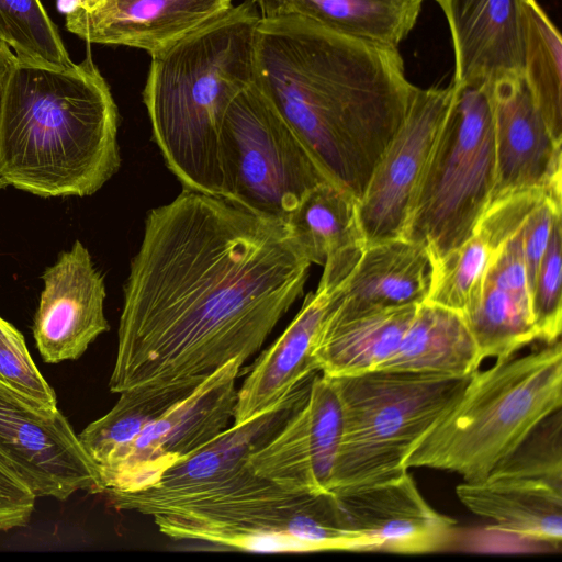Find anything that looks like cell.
Masks as SVG:
<instances>
[{
	"label": "cell",
	"instance_id": "obj_32",
	"mask_svg": "<svg viewBox=\"0 0 562 562\" xmlns=\"http://www.w3.org/2000/svg\"><path fill=\"white\" fill-rule=\"evenodd\" d=\"M0 384L33 406L54 412L56 395L33 361L23 335L0 317Z\"/></svg>",
	"mask_w": 562,
	"mask_h": 562
},
{
	"label": "cell",
	"instance_id": "obj_19",
	"mask_svg": "<svg viewBox=\"0 0 562 562\" xmlns=\"http://www.w3.org/2000/svg\"><path fill=\"white\" fill-rule=\"evenodd\" d=\"M457 496L493 530L559 547L562 540V474L499 462L484 479L464 481Z\"/></svg>",
	"mask_w": 562,
	"mask_h": 562
},
{
	"label": "cell",
	"instance_id": "obj_20",
	"mask_svg": "<svg viewBox=\"0 0 562 562\" xmlns=\"http://www.w3.org/2000/svg\"><path fill=\"white\" fill-rule=\"evenodd\" d=\"M445 15L454 52L451 82L482 86L522 75L520 0H449Z\"/></svg>",
	"mask_w": 562,
	"mask_h": 562
},
{
	"label": "cell",
	"instance_id": "obj_27",
	"mask_svg": "<svg viewBox=\"0 0 562 562\" xmlns=\"http://www.w3.org/2000/svg\"><path fill=\"white\" fill-rule=\"evenodd\" d=\"M198 386L171 385L123 391L115 405L89 424L79 440L98 468L115 461L144 428Z\"/></svg>",
	"mask_w": 562,
	"mask_h": 562
},
{
	"label": "cell",
	"instance_id": "obj_16",
	"mask_svg": "<svg viewBox=\"0 0 562 562\" xmlns=\"http://www.w3.org/2000/svg\"><path fill=\"white\" fill-rule=\"evenodd\" d=\"M43 281L33 325L37 349L47 363L76 360L110 328L104 279L88 249L76 240L45 270Z\"/></svg>",
	"mask_w": 562,
	"mask_h": 562
},
{
	"label": "cell",
	"instance_id": "obj_28",
	"mask_svg": "<svg viewBox=\"0 0 562 562\" xmlns=\"http://www.w3.org/2000/svg\"><path fill=\"white\" fill-rule=\"evenodd\" d=\"M522 77L551 135L562 142L561 35L537 0H520Z\"/></svg>",
	"mask_w": 562,
	"mask_h": 562
},
{
	"label": "cell",
	"instance_id": "obj_11",
	"mask_svg": "<svg viewBox=\"0 0 562 562\" xmlns=\"http://www.w3.org/2000/svg\"><path fill=\"white\" fill-rule=\"evenodd\" d=\"M0 462L37 497L102 493L97 463L64 414L42 411L0 384Z\"/></svg>",
	"mask_w": 562,
	"mask_h": 562
},
{
	"label": "cell",
	"instance_id": "obj_8",
	"mask_svg": "<svg viewBox=\"0 0 562 562\" xmlns=\"http://www.w3.org/2000/svg\"><path fill=\"white\" fill-rule=\"evenodd\" d=\"M451 85L452 95L402 235L424 245L432 262L473 235L490 205L495 181L490 85Z\"/></svg>",
	"mask_w": 562,
	"mask_h": 562
},
{
	"label": "cell",
	"instance_id": "obj_33",
	"mask_svg": "<svg viewBox=\"0 0 562 562\" xmlns=\"http://www.w3.org/2000/svg\"><path fill=\"white\" fill-rule=\"evenodd\" d=\"M562 229L561 216L552 227L546 252L531 290V310L538 339L546 344L559 340L562 329Z\"/></svg>",
	"mask_w": 562,
	"mask_h": 562
},
{
	"label": "cell",
	"instance_id": "obj_24",
	"mask_svg": "<svg viewBox=\"0 0 562 562\" xmlns=\"http://www.w3.org/2000/svg\"><path fill=\"white\" fill-rule=\"evenodd\" d=\"M260 19L301 18L336 33L397 47L424 0H252Z\"/></svg>",
	"mask_w": 562,
	"mask_h": 562
},
{
	"label": "cell",
	"instance_id": "obj_30",
	"mask_svg": "<svg viewBox=\"0 0 562 562\" xmlns=\"http://www.w3.org/2000/svg\"><path fill=\"white\" fill-rule=\"evenodd\" d=\"M502 245L487 231L476 226L464 244L434 262L426 302L465 317L477 304L487 270Z\"/></svg>",
	"mask_w": 562,
	"mask_h": 562
},
{
	"label": "cell",
	"instance_id": "obj_15",
	"mask_svg": "<svg viewBox=\"0 0 562 562\" xmlns=\"http://www.w3.org/2000/svg\"><path fill=\"white\" fill-rule=\"evenodd\" d=\"M495 140L491 202L525 190L562 199V142L553 138L522 75L490 85Z\"/></svg>",
	"mask_w": 562,
	"mask_h": 562
},
{
	"label": "cell",
	"instance_id": "obj_14",
	"mask_svg": "<svg viewBox=\"0 0 562 562\" xmlns=\"http://www.w3.org/2000/svg\"><path fill=\"white\" fill-rule=\"evenodd\" d=\"M342 416L333 378L316 373L303 405L248 459L252 471L295 492L331 493Z\"/></svg>",
	"mask_w": 562,
	"mask_h": 562
},
{
	"label": "cell",
	"instance_id": "obj_7",
	"mask_svg": "<svg viewBox=\"0 0 562 562\" xmlns=\"http://www.w3.org/2000/svg\"><path fill=\"white\" fill-rule=\"evenodd\" d=\"M471 376L391 370L331 376L342 428L330 492L383 483L408 472L407 457L456 404Z\"/></svg>",
	"mask_w": 562,
	"mask_h": 562
},
{
	"label": "cell",
	"instance_id": "obj_6",
	"mask_svg": "<svg viewBox=\"0 0 562 562\" xmlns=\"http://www.w3.org/2000/svg\"><path fill=\"white\" fill-rule=\"evenodd\" d=\"M562 407L560 339L475 371L456 404L419 440L405 468L484 479L548 416Z\"/></svg>",
	"mask_w": 562,
	"mask_h": 562
},
{
	"label": "cell",
	"instance_id": "obj_13",
	"mask_svg": "<svg viewBox=\"0 0 562 562\" xmlns=\"http://www.w3.org/2000/svg\"><path fill=\"white\" fill-rule=\"evenodd\" d=\"M452 91L451 83L445 88H416L401 127L357 202V216L366 244L402 237Z\"/></svg>",
	"mask_w": 562,
	"mask_h": 562
},
{
	"label": "cell",
	"instance_id": "obj_31",
	"mask_svg": "<svg viewBox=\"0 0 562 562\" xmlns=\"http://www.w3.org/2000/svg\"><path fill=\"white\" fill-rule=\"evenodd\" d=\"M0 42L24 61L60 69L74 65L40 0H0Z\"/></svg>",
	"mask_w": 562,
	"mask_h": 562
},
{
	"label": "cell",
	"instance_id": "obj_3",
	"mask_svg": "<svg viewBox=\"0 0 562 562\" xmlns=\"http://www.w3.org/2000/svg\"><path fill=\"white\" fill-rule=\"evenodd\" d=\"M117 122L90 55L65 69L18 58L0 120L2 180L42 198L95 193L120 168Z\"/></svg>",
	"mask_w": 562,
	"mask_h": 562
},
{
	"label": "cell",
	"instance_id": "obj_2",
	"mask_svg": "<svg viewBox=\"0 0 562 562\" xmlns=\"http://www.w3.org/2000/svg\"><path fill=\"white\" fill-rule=\"evenodd\" d=\"M255 83L357 202L417 88L397 47L301 18L260 19Z\"/></svg>",
	"mask_w": 562,
	"mask_h": 562
},
{
	"label": "cell",
	"instance_id": "obj_35",
	"mask_svg": "<svg viewBox=\"0 0 562 562\" xmlns=\"http://www.w3.org/2000/svg\"><path fill=\"white\" fill-rule=\"evenodd\" d=\"M16 60L18 57L12 52V49L4 43L0 42V120L7 85ZM5 187L7 186L0 175V189H3Z\"/></svg>",
	"mask_w": 562,
	"mask_h": 562
},
{
	"label": "cell",
	"instance_id": "obj_21",
	"mask_svg": "<svg viewBox=\"0 0 562 562\" xmlns=\"http://www.w3.org/2000/svg\"><path fill=\"white\" fill-rule=\"evenodd\" d=\"M434 262L424 245L403 237L364 244L338 305L347 310L419 305L431 289Z\"/></svg>",
	"mask_w": 562,
	"mask_h": 562
},
{
	"label": "cell",
	"instance_id": "obj_12",
	"mask_svg": "<svg viewBox=\"0 0 562 562\" xmlns=\"http://www.w3.org/2000/svg\"><path fill=\"white\" fill-rule=\"evenodd\" d=\"M359 247L330 255L315 291L280 337L257 359L237 390L232 425H239L274 407L299 385L319 372L315 351L325 325L340 301L344 281Z\"/></svg>",
	"mask_w": 562,
	"mask_h": 562
},
{
	"label": "cell",
	"instance_id": "obj_34",
	"mask_svg": "<svg viewBox=\"0 0 562 562\" xmlns=\"http://www.w3.org/2000/svg\"><path fill=\"white\" fill-rule=\"evenodd\" d=\"M36 497L0 462V531L29 524Z\"/></svg>",
	"mask_w": 562,
	"mask_h": 562
},
{
	"label": "cell",
	"instance_id": "obj_9",
	"mask_svg": "<svg viewBox=\"0 0 562 562\" xmlns=\"http://www.w3.org/2000/svg\"><path fill=\"white\" fill-rule=\"evenodd\" d=\"M226 200L285 224L305 194L330 181L255 81L231 102L222 132Z\"/></svg>",
	"mask_w": 562,
	"mask_h": 562
},
{
	"label": "cell",
	"instance_id": "obj_17",
	"mask_svg": "<svg viewBox=\"0 0 562 562\" xmlns=\"http://www.w3.org/2000/svg\"><path fill=\"white\" fill-rule=\"evenodd\" d=\"M335 495L353 530L370 540L372 551L430 553L445 549L456 537V520L425 501L408 472Z\"/></svg>",
	"mask_w": 562,
	"mask_h": 562
},
{
	"label": "cell",
	"instance_id": "obj_5",
	"mask_svg": "<svg viewBox=\"0 0 562 562\" xmlns=\"http://www.w3.org/2000/svg\"><path fill=\"white\" fill-rule=\"evenodd\" d=\"M105 495L116 509L151 517L161 533L177 541L266 553L372 551L335 494L286 490L255 473L248 462L184 492Z\"/></svg>",
	"mask_w": 562,
	"mask_h": 562
},
{
	"label": "cell",
	"instance_id": "obj_1",
	"mask_svg": "<svg viewBox=\"0 0 562 562\" xmlns=\"http://www.w3.org/2000/svg\"><path fill=\"white\" fill-rule=\"evenodd\" d=\"M311 262L282 222L186 190L151 209L124 285L110 391L199 386L262 347Z\"/></svg>",
	"mask_w": 562,
	"mask_h": 562
},
{
	"label": "cell",
	"instance_id": "obj_26",
	"mask_svg": "<svg viewBox=\"0 0 562 562\" xmlns=\"http://www.w3.org/2000/svg\"><path fill=\"white\" fill-rule=\"evenodd\" d=\"M285 225L311 263L351 246L366 244L357 216V201L331 181L310 190Z\"/></svg>",
	"mask_w": 562,
	"mask_h": 562
},
{
	"label": "cell",
	"instance_id": "obj_22",
	"mask_svg": "<svg viewBox=\"0 0 562 562\" xmlns=\"http://www.w3.org/2000/svg\"><path fill=\"white\" fill-rule=\"evenodd\" d=\"M417 306L347 310L337 304L315 351L319 372L342 376L375 370L396 350Z\"/></svg>",
	"mask_w": 562,
	"mask_h": 562
},
{
	"label": "cell",
	"instance_id": "obj_10",
	"mask_svg": "<svg viewBox=\"0 0 562 562\" xmlns=\"http://www.w3.org/2000/svg\"><path fill=\"white\" fill-rule=\"evenodd\" d=\"M243 364L239 358L226 363L147 425L115 461L99 468L102 493L154 486L170 468L224 431L233 422Z\"/></svg>",
	"mask_w": 562,
	"mask_h": 562
},
{
	"label": "cell",
	"instance_id": "obj_18",
	"mask_svg": "<svg viewBox=\"0 0 562 562\" xmlns=\"http://www.w3.org/2000/svg\"><path fill=\"white\" fill-rule=\"evenodd\" d=\"M234 0H76L66 29L95 44L162 49L224 14Z\"/></svg>",
	"mask_w": 562,
	"mask_h": 562
},
{
	"label": "cell",
	"instance_id": "obj_4",
	"mask_svg": "<svg viewBox=\"0 0 562 562\" xmlns=\"http://www.w3.org/2000/svg\"><path fill=\"white\" fill-rule=\"evenodd\" d=\"M252 0L154 53L143 92L153 137L186 190L226 199L222 140L233 99L255 81Z\"/></svg>",
	"mask_w": 562,
	"mask_h": 562
},
{
	"label": "cell",
	"instance_id": "obj_29",
	"mask_svg": "<svg viewBox=\"0 0 562 562\" xmlns=\"http://www.w3.org/2000/svg\"><path fill=\"white\" fill-rule=\"evenodd\" d=\"M464 319L481 361L512 357L538 339L530 294L485 281L477 304Z\"/></svg>",
	"mask_w": 562,
	"mask_h": 562
},
{
	"label": "cell",
	"instance_id": "obj_36",
	"mask_svg": "<svg viewBox=\"0 0 562 562\" xmlns=\"http://www.w3.org/2000/svg\"><path fill=\"white\" fill-rule=\"evenodd\" d=\"M439 7L441 8V10L443 11V13L447 12V8H448V1L449 0H435Z\"/></svg>",
	"mask_w": 562,
	"mask_h": 562
},
{
	"label": "cell",
	"instance_id": "obj_23",
	"mask_svg": "<svg viewBox=\"0 0 562 562\" xmlns=\"http://www.w3.org/2000/svg\"><path fill=\"white\" fill-rule=\"evenodd\" d=\"M313 376L274 407L239 425L227 427L189 458L170 468L157 484L144 490L184 492L216 482L245 465L249 457L265 446L303 405Z\"/></svg>",
	"mask_w": 562,
	"mask_h": 562
},
{
	"label": "cell",
	"instance_id": "obj_25",
	"mask_svg": "<svg viewBox=\"0 0 562 562\" xmlns=\"http://www.w3.org/2000/svg\"><path fill=\"white\" fill-rule=\"evenodd\" d=\"M481 362L464 317L424 302L416 307L396 350L375 370L467 376L477 371Z\"/></svg>",
	"mask_w": 562,
	"mask_h": 562
}]
</instances>
